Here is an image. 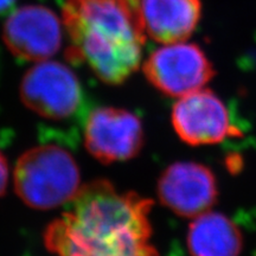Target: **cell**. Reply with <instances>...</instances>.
Returning a JSON list of instances; mask_svg holds the SVG:
<instances>
[{
  "mask_svg": "<svg viewBox=\"0 0 256 256\" xmlns=\"http://www.w3.org/2000/svg\"><path fill=\"white\" fill-rule=\"evenodd\" d=\"M14 190L32 209L50 210L70 202L80 191L78 166L74 156L56 145L37 146L18 159Z\"/></svg>",
  "mask_w": 256,
  "mask_h": 256,
  "instance_id": "cell-3",
  "label": "cell"
},
{
  "mask_svg": "<svg viewBox=\"0 0 256 256\" xmlns=\"http://www.w3.org/2000/svg\"><path fill=\"white\" fill-rule=\"evenodd\" d=\"M8 182V166L5 156L0 152V196L5 194Z\"/></svg>",
  "mask_w": 256,
  "mask_h": 256,
  "instance_id": "cell-12",
  "label": "cell"
},
{
  "mask_svg": "<svg viewBox=\"0 0 256 256\" xmlns=\"http://www.w3.org/2000/svg\"><path fill=\"white\" fill-rule=\"evenodd\" d=\"M147 37L160 44L185 42L202 17L200 0H142Z\"/></svg>",
  "mask_w": 256,
  "mask_h": 256,
  "instance_id": "cell-10",
  "label": "cell"
},
{
  "mask_svg": "<svg viewBox=\"0 0 256 256\" xmlns=\"http://www.w3.org/2000/svg\"><path fill=\"white\" fill-rule=\"evenodd\" d=\"M70 202L44 234L55 256H159L152 243L151 200L101 179L82 186Z\"/></svg>",
  "mask_w": 256,
  "mask_h": 256,
  "instance_id": "cell-1",
  "label": "cell"
},
{
  "mask_svg": "<svg viewBox=\"0 0 256 256\" xmlns=\"http://www.w3.org/2000/svg\"><path fill=\"white\" fill-rule=\"evenodd\" d=\"M62 22L70 60L108 84H121L142 64L146 43L142 0H66Z\"/></svg>",
  "mask_w": 256,
  "mask_h": 256,
  "instance_id": "cell-2",
  "label": "cell"
},
{
  "mask_svg": "<svg viewBox=\"0 0 256 256\" xmlns=\"http://www.w3.org/2000/svg\"><path fill=\"white\" fill-rule=\"evenodd\" d=\"M158 196L176 215L194 218L215 206L218 188L215 174L206 165L178 162L160 176Z\"/></svg>",
  "mask_w": 256,
  "mask_h": 256,
  "instance_id": "cell-8",
  "label": "cell"
},
{
  "mask_svg": "<svg viewBox=\"0 0 256 256\" xmlns=\"http://www.w3.org/2000/svg\"><path fill=\"white\" fill-rule=\"evenodd\" d=\"M63 22L43 5H25L12 11L2 26V40L12 55L42 62L56 55L63 40Z\"/></svg>",
  "mask_w": 256,
  "mask_h": 256,
  "instance_id": "cell-6",
  "label": "cell"
},
{
  "mask_svg": "<svg viewBox=\"0 0 256 256\" xmlns=\"http://www.w3.org/2000/svg\"><path fill=\"white\" fill-rule=\"evenodd\" d=\"M84 142L88 152L104 164L130 160L144 145L142 121L120 108H96L86 124Z\"/></svg>",
  "mask_w": 256,
  "mask_h": 256,
  "instance_id": "cell-7",
  "label": "cell"
},
{
  "mask_svg": "<svg viewBox=\"0 0 256 256\" xmlns=\"http://www.w3.org/2000/svg\"><path fill=\"white\" fill-rule=\"evenodd\" d=\"M142 70L160 92L176 98L203 89L215 76L206 52L197 44L186 40L162 44L147 57Z\"/></svg>",
  "mask_w": 256,
  "mask_h": 256,
  "instance_id": "cell-4",
  "label": "cell"
},
{
  "mask_svg": "<svg viewBox=\"0 0 256 256\" xmlns=\"http://www.w3.org/2000/svg\"><path fill=\"white\" fill-rule=\"evenodd\" d=\"M20 98L32 112L52 120L76 113L82 102V88L70 68L56 60H42L24 75Z\"/></svg>",
  "mask_w": 256,
  "mask_h": 256,
  "instance_id": "cell-5",
  "label": "cell"
},
{
  "mask_svg": "<svg viewBox=\"0 0 256 256\" xmlns=\"http://www.w3.org/2000/svg\"><path fill=\"white\" fill-rule=\"evenodd\" d=\"M188 247L191 256H238L243 236L229 217L208 211L190 224Z\"/></svg>",
  "mask_w": 256,
  "mask_h": 256,
  "instance_id": "cell-11",
  "label": "cell"
},
{
  "mask_svg": "<svg viewBox=\"0 0 256 256\" xmlns=\"http://www.w3.org/2000/svg\"><path fill=\"white\" fill-rule=\"evenodd\" d=\"M172 124L178 136L192 146L212 145L238 133L226 104L209 89L182 96L172 110Z\"/></svg>",
  "mask_w": 256,
  "mask_h": 256,
  "instance_id": "cell-9",
  "label": "cell"
},
{
  "mask_svg": "<svg viewBox=\"0 0 256 256\" xmlns=\"http://www.w3.org/2000/svg\"><path fill=\"white\" fill-rule=\"evenodd\" d=\"M16 0H0V16L8 12L14 8Z\"/></svg>",
  "mask_w": 256,
  "mask_h": 256,
  "instance_id": "cell-13",
  "label": "cell"
},
{
  "mask_svg": "<svg viewBox=\"0 0 256 256\" xmlns=\"http://www.w3.org/2000/svg\"><path fill=\"white\" fill-rule=\"evenodd\" d=\"M255 256H256V255H255Z\"/></svg>",
  "mask_w": 256,
  "mask_h": 256,
  "instance_id": "cell-14",
  "label": "cell"
}]
</instances>
